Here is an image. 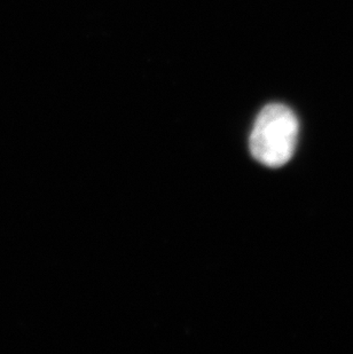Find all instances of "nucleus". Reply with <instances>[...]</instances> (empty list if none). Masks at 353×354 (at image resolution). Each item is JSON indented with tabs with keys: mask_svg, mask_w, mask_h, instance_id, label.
I'll return each mask as SVG.
<instances>
[{
	"mask_svg": "<svg viewBox=\"0 0 353 354\" xmlns=\"http://www.w3.org/2000/svg\"><path fill=\"white\" fill-rule=\"evenodd\" d=\"M300 124L284 104H267L257 116L250 134V151L255 160L270 167L288 163L296 149Z\"/></svg>",
	"mask_w": 353,
	"mask_h": 354,
	"instance_id": "1",
	"label": "nucleus"
}]
</instances>
